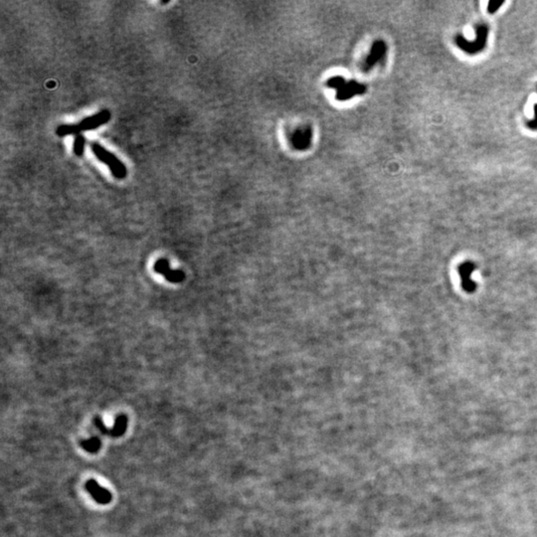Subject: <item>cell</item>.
<instances>
[{
    "label": "cell",
    "mask_w": 537,
    "mask_h": 537,
    "mask_svg": "<svg viewBox=\"0 0 537 537\" xmlns=\"http://www.w3.org/2000/svg\"><path fill=\"white\" fill-rule=\"evenodd\" d=\"M475 270L476 265L472 261H465L458 267L462 289L468 293H473L477 291V284L472 280V275Z\"/></svg>",
    "instance_id": "5"
},
{
    "label": "cell",
    "mask_w": 537,
    "mask_h": 537,
    "mask_svg": "<svg viewBox=\"0 0 537 537\" xmlns=\"http://www.w3.org/2000/svg\"><path fill=\"white\" fill-rule=\"evenodd\" d=\"M154 270L156 273L161 274L170 283H181L185 278V275L182 271L171 269L169 266V262L165 259L158 260L154 265Z\"/></svg>",
    "instance_id": "6"
},
{
    "label": "cell",
    "mask_w": 537,
    "mask_h": 537,
    "mask_svg": "<svg viewBox=\"0 0 537 537\" xmlns=\"http://www.w3.org/2000/svg\"><path fill=\"white\" fill-rule=\"evenodd\" d=\"M126 427H127V418H126V416H120L117 419V422L115 424V428H114L113 431L111 432V435L121 436L125 432Z\"/></svg>",
    "instance_id": "10"
},
{
    "label": "cell",
    "mask_w": 537,
    "mask_h": 537,
    "mask_svg": "<svg viewBox=\"0 0 537 537\" xmlns=\"http://www.w3.org/2000/svg\"><path fill=\"white\" fill-rule=\"evenodd\" d=\"M328 86L337 90V98L347 100L356 95H362L367 91V87L356 81H346L344 78L337 76L328 81Z\"/></svg>",
    "instance_id": "2"
},
{
    "label": "cell",
    "mask_w": 537,
    "mask_h": 537,
    "mask_svg": "<svg viewBox=\"0 0 537 537\" xmlns=\"http://www.w3.org/2000/svg\"><path fill=\"white\" fill-rule=\"evenodd\" d=\"M503 3H504L503 0H498V1H496V0H491V1H489L488 4V12L489 14L495 13Z\"/></svg>",
    "instance_id": "13"
},
{
    "label": "cell",
    "mask_w": 537,
    "mask_h": 537,
    "mask_svg": "<svg viewBox=\"0 0 537 537\" xmlns=\"http://www.w3.org/2000/svg\"><path fill=\"white\" fill-rule=\"evenodd\" d=\"M488 26L485 23H481L476 26V39L473 42L468 41L463 35H457L456 36V44L460 49H462L464 52L474 55L482 52L488 42Z\"/></svg>",
    "instance_id": "4"
},
{
    "label": "cell",
    "mask_w": 537,
    "mask_h": 537,
    "mask_svg": "<svg viewBox=\"0 0 537 537\" xmlns=\"http://www.w3.org/2000/svg\"><path fill=\"white\" fill-rule=\"evenodd\" d=\"M86 488L87 490L91 493V495L98 502V503H102V504H105V503H109L112 499V494L111 492L101 488L96 481L94 480H91L89 481L87 484H86Z\"/></svg>",
    "instance_id": "8"
},
{
    "label": "cell",
    "mask_w": 537,
    "mask_h": 537,
    "mask_svg": "<svg viewBox=\"0 0 537 537\" xmlns=\"http://www.w3.org/2000/svg\"><path fill=\"white\" fill-rule=\"evenodd\" d=\"M311 130L309 128L298 130L293 133V144L296 148L304 149L309 146L311 142Z\"/></svg>",
    "instance_id": "9"
},
{
    "label": "cell",
    "mask_w": 537,
    "mask_h": 537,
    "mask_svg": "<svg viewBox=\"0 0 537 537\" xmlns=\"http://www.w3.org/2000/svg\"><path fill=\"white\" fill-rule=\"evenodd\" d=\"M387 46L384 41L377 40L373 43L371 51L364 62V70L368 71L380 63L386 56Z\"/></svg>",
    "instance_id": "7"
},
{
    "label": "cell",
    "mask_w": 537,
    "mask_h": 537,
    "mask_svg": "<svg viewBox=\"0 0 537 537\" xmlns=\"http://www.w3.org/2000/svg\"><path fill=\"white\" fill-rule=\"evenodd\" d=\"M91 148L94 154L98 158L99 161L109 166L113 175L118 179H124L127 176V167L126 165L112 152L106 150L98 143H92Z\"/></svg>",
    "instance_id": "3"
},
{
    "label": "cell",
    "mask_w": 537,
    "mask_h": 537,
    "mask_svg": "<svg viewBox=\"0 0 537 537\" xmlns=\"http://www.w3.org/2000/svg\"><path fill=\"white\" fill-rule=\"evenodd\" d=\"M533 110H534V118L530 121L527 122V127L530 129V130H537V103L534 104L533 106Z\"/></svg>",
    "instance_id": "14"
},
{
    "label": "cell",
    "mask_w": 537,
    "mask_h": 537,
    "mask_svg": "<svg viewBox=\"0 0 537 537\" xmlns=\"http://www.w3.org/2000/svg\"><path fill=\"white\" fill-rule=\"evenodd\" d=\"M82 446L85 450L89 451V452H97L99 448V441L97 439V438H93L91 440H88V441H85L82 443Z\"/></svg>",
    "instance_id": "12"
},
{
    "label": "cell",
    "mask_w": 537,
    "mask_h": 537,
    "mask_svg": "<svg viewBox=\"0 0 537 537\" xmlns=\"http://www.w3.org/2000/svg\"><path fill=\"white\" fill-rule=\"evenodd\" d=\"M84 148H85V139H84V137L82 135L76 136V139L74 141V146H73L74 153L77 156H81L84 153Z\"/></svg>",
    "instance_id": "11"
},
{
    "label": "cell",
    "mask_w": 537,
    "mask_h": 537,
    "mask_svg": "<svg viewBox=\"0 0 537 537\" xmlns=\"http://www.w3.org/2000/svg\"><path fill=\"white\" fill-rule=\"evenodd\" d=\"M111 119V113L109 110H102L99 113L91 117L85 118L78 124L74 125H61L57 128L56 134L63 138L70 135H81L83 132L92 131L106 124Z\"/></svg>",
    "instance_id": "1"
}]
</instances>
